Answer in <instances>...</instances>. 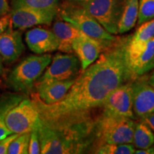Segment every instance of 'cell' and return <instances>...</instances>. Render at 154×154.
Listing matches in <instances>:
<instances>
[{
    "label": "cell",
    "mask_w": 154,
    "mask_h": 154,
    "mask_svg": "<svg viewBox=\"0 0 154 154\" xmlns=\"http://www.w3.org/2000/svg\"><path fill=\"white\" fill-rule=\"evenodd\" d=\"M138 120L142 121L144 124L147 125L151 128L152 131L154 133V112L144 116L139 119Z\"/></svg>",
    "instance_id": "obj_28"
},
{
    "label": "cell",
    "mask_w": 154,
    "mask_h": 154,
    "mask_svg": "<svg viewBox=\"0 0 154 154\" xmlns=\"http://www.w3.org/2000/svg\"><path fill=\"white\" fill-rule=\"evenodd\" d=\"M59 0H12L13 4L39 10L57 11Z\"/></svg>",
    "instance_id": "obj_22"
},
{
    "label": "cell",
    "mask_w": 154,
    "mask_h": 154,
    "mask_svg": "<svg viewBox=\"0 0 154 154\" xmlns=\"http://www.w3.org/2000/svg\"><path fill=\"white\" fill-rule=\"evenodd\" d=\"M39 113L32 100L23 99L13 107L6 116L5 123L11 134H23L38 128Z\"/></svg>",
    "instance_id": "obj_7"
},
{
    "label": "cell",
    "mask_w": 154,
    "mask_h": 154,
    "mask_svg": "<svg viewBox=\"0 0 154 154\" xmlns=\"http://www.w3.org/2000/svg\"><path fill=\"white\" fill-rule=\"evenodd\" d=\"M30 133L19 135L11 141L9 146L7 153L9 154H28Z\"/></svg>",
    "instance_id": "obj_24"
},
{
    "label": "cell",
    "mask_w": 154,
    "mask_h": 154,
    "mask_svg": "<svg viewBox=\"0 0 154 154\" xmlns=\"http://www.w3.org/2000/svg\"><path fill=\"white\" fill-rule=\"evenodd\" d=\"M113 41L96 39L81 32L73 42L72 48L74 53L79 59L82 70L95 62L102 51Z\"/></svg>",
    "instance_id": "obj_11"
},
{
    "label": "cell",
    "mask_w": 154,
    "mask_h": 154,
    "mask_svg": "<svg viewBox=\"0 0 154 154\" xmlns=\"http://www.w3.org/2000/svg\"><path fill=\"white\" fill-rule=\"evenodd\" d=\"M23 99L22 95L16 94H5L0 98V140L12 134L6 126V116L9 111Z\"/></svg>",
    "instance_id": "obj_19"
},
{
    "label": "cell",
    "mask_w": 154,
    "mask_h": 154,
    "mask_svg": "<svg viewBox=\"0 0 154 154\" xmlns=\"http://www.w3.org/2000/svg\"><path fill=\"white\" fill-rule=\"evenodd\" d=\"M4 74V66L2 63V59L0 57V75H2Z\"/></svg>",
    "instance_id": "obj_34"
},
{
    "label": "cell",
    "mask_w": 154,
    "mask_h": 154,
    "mask_svg": "<svg viewBox=\"0 0 154 154\" xmlns=\"http://www.w3.org/2000/svg\"><path fill=\"white\" fill-rule=\"evenodd\" d=\"M131 82L120 85L108 94L100 106L102 113L136 120L133 110Z\"/></svg>",
    "instance_id": "obj_9"
},
{
    "label": "cell",
    "mask_w": 154,
    "mask_h": 154,
    "mask_svg": "<svg viewBox=\"0 0 154 154\" xmlns=\"http://www.w3.org/2000/svg\"><path fill=\"white\" fill-rule=\"evenodd\" d=\"M24 50L22 33L14 30L10 23L8 28L0 33V57L7 63L14 62L19 59Z\"/></svg>",
    "instance_id": "obj_13"
},
{
    "label": "cell",
    "mask_w": 154,
    "mask_h": 154,
    "mask_svg": "<svg viewBox=\"0 0 154 154\" xmlns=\"http://www.w3.org/2000/svg\"><path fill=\"white\" fill-rule=\"evenodd\" d=\"M132 144L136 149H148L154 145V133L143 122L136 121Z\"/></svg>",
    "instance_id": "obj_21"
},
{
    "label": "cell",
    "mask_w": 154,
    "mask_h": 154,
    "mask_svg": "<svg viewBox=\"0 0 154 154\" xmlns=\"http://www.w3.org/2000/svg\"><path fill=\"white\" fill-rule=\"evenodd\" d=\"M9 6L7 0H0V17L8 14Z\"/></svg>",
    "instance_id": "obj_30"
},
{
    "label": "cell",
    "mask_w": 154,
    "mask_h": 154,
    "mask_svg": "<svg viewBox=\"0 0 154 154\" xmlns=\"http://www.w3.org/2000/svg\"><path fill=\"white\" fill-rule=\"evenodd\" d=\"M11 23L10 14H6L5 16L0 17V33H2L3 32L8 28Z\"/></svg>",
    "instance_id": "obj_29"
},
{
    "label": "cell",
    "mask_w": 154,
    "mask_h": 154,
    "mask_svg": "<svg viewBox=\"0 0 154 154\" xmlns=\"http://www.w3.org/2000/svg\"><path fill=\"white\" fill-rule=\"evenodd\" d=\"M28 153L38 154L41 153V146H40L39 137H38V128L30 132L29 143Z\"/></svg>",
    "instance_id": "obj_26"
},
{
    "label": "cell",
    "mask_w": 154,
    "mask_h": 154,
    "mask_svg": "<svg viewBox=\"0 0 154 154\" xmlns=\"http://www.w3.org/2000/svg\"><path fill=\"white\" fill-rule=\"evenodd\" d=\"M138 15V0H124V8L119 23V34L129 32L136 25Z\"/></svg>",
    "instance_id": "obj_18"
},
{
    "label": "cell",
    "mask_w": 154,
    "mask_h": 154,
    "mask_svg": "<svg viewBox=\"0 0 154 154\" xmlns=\"http://www.w3.org/2000/svg\"><path fill=\"white\" fill-rule=\"evenodd\" d=\"M57 14V11L39 10L12 3L11 23L13 28L20 30L37 25H50Z\"/></svg>",
    "instance_id": "obj_10"
},
{
    "label": "cell",
    "mask_w": 154,
    "mask_h": 154,
    "mask_svg": "<svg viewBox=\"0 0 154 154\" xmlns=\"http://www.w3.org/2000/svg\"><path fill=\"white\" fill-rule=\"evenodd\" d=\"M19 134H12L9 136L4 138V139L0 140V154H6L7 153L9 146L10 145L13 140L15 139Z\"/></svg>",
    "instance_id": "obj_27"
},
{
    "label": "cell",
    "mask_w": 154,
    "mask_h": 154,
    "mask_svg": "<svg viewBox=\"0 0 154 154\" xmlns=\"http://www.w3.org/2000/svg\"><path fill=\"white\" fill-rule=\"evenodd\" d=\"M82 5L100 24L113 35L119 34L124 0H88L77 2Z\"/></svg>",
    "instance_id": "obj_6"
},
{
    "label": "cell",
    "mask_w": 154,
    "mask_h": 154,
    "mask_svg": "<svg viewBox=\"0 0 154 154\" xmlns=\"http://www.w3.org/2000/svg\"><path fill=\"white\" fill-rule=\"evenodd\" d=\"M66 1L74 2H86L88 1V0H66Z\"/></svg>",
    "instance_id": "obj_35"
},
{
    "label": "cell",
    "mask_w": 154,
    "mask_h": 154,
    "mask_svg": "<svg viewBox=\"0 0 154 154\" xmlns=\"http://www.w3.org/2000/svg\"><path fill=\"white\" fill-rule=\"evenodd\" d=\"M136 121L126 117L101 113L96 119V149L102 144L132 143Z\"/></svg>",
    "instance_id": "obj_4"
},
{
    "label": "cell",
    "mask_w": 154,
    "mask_h": 154,
    "mask_svg": "<svg viewBox=\"0 0 154 154\" xmlns=\"http://www.w3.org/2000/svg\"><path fill=\"white\" fill-rule=\"evenodd\" d=\"M52 32L58 42V49L65 54H73L72 44L82 32L76 26L66 22L57 21L53 25Z\"/></svg>",
    "instance_id": "obj_17"
},
{
    "label": "cell",
    "mask_w": 154,
    "mask_h": 154,
    "mask_svg": "<svg viewBox=\"0 0 154 154\" xmlns=\"http://www.w3.org/2000/svg\"><path fill=\"white\" fill-rule=\"evenodd\" d=\"M67 2L60 11V17L63 21L96 39L113 41L116 38L114 35L109 33L82 5L74 2Z\"/></svg>",
    "instance_id": "obj_5"
},
{
    "label": "cell",
    "mask_w": 154,
    "mask_h": 154,
    "mask_svg": "<svg viewBox=\"0 0 154 154\" xmlns=\"http://www.w3.org/2000/svg\"><path fill=\"white\" fill-rule=\"evenodd\" d=\"M136 148L132 143L102 144L95 149L94 153L99 154H133Z\"/></svg>",
    "instance_id": "obj_23"
},
{
    "label": "cell",
    "mask_w": 154,
    "mask_h": 154,
    "mask_svg": "<svg viewBox=\"0 0 154 154\" xmlns=\"http://www.w3.org/2000/svg\"><path fill=\"white\" fill-rule=\"evenodd\" d=\"M26 43L29 49L37 54L52 52L58 49V42L52 31L34 28L26 33Z\"/></svg>",
    "instance_id": "obj_14"
},
{
    "label": "cell",
    "mask_w": 154,
    "mask_h": 154,
    "mask_svg": "<svg viewBox=\"0 0 154 154\" xmlns=\"http://www.w3.org/2000/svg\"><path fill=\"white\" fill-rule=\"evenodd\" d=\"M38 134L42 154L94 153L96 147V119L90 112L41 121Z\"/></svg>",
    "instance_id": "obj_2"
},
{
    "label": "cell",
    "mask_w": 154,
    "mask_h": 154,
    "mask_svg": "<svg viewBox=\"0 0 154 154\" xmlns=\"http://www.w3.org/2000/svg\"><path fill=\"white\" fill-rule=\"evenodd\" d=\"M128 36L116 38L102 51L97 60L82 70L62 99L46 104L36 94L32 96L42 121H51L90 112L100 107L112 90L134 80L126 54Z\"/></svg>",
    "instance_id": "obj_1"
},
{
    "label": "cell",
    "mask_w": 154,
    "mask_h": 154,
    "mask_svg": "<svg viewBox=\"0 0 154 154\" xmlns=\"http://www.w3.org/2000/svg\"><path fill=\"white\" fill-rule=\"evenodd\" d=\"M134 153L136 154H154V146L143 149H136L135 150Z\"/></svg>",
    "instance_id": "obj_31"
},
{
    "label": "cell",
    "mask_w": 154,
    "mask_h": 154,
    "mask_svg": "<svg viewBox=\"0 0 154 154\" xmlns=\"http://www.w3.org/2000/svg\"><path fill=\"white\" fill-rule=\"evenodd\" d=\"M79 59L72 54H57L36 83L76 79L82 72Z\"/></svg>",
    "instance_id": "obj_8"
},
{
    "label": "cell",
    "mask_w": 154,
    "mask_h": 154,
    "mask_svg": "<svg viewBox=\"0 0 154 154\" xmlns=\"http://www.w3.org/2000/svg\"><path fill=\"white\" fill-rule=\"evenodd\" d=\"M76 79L54 81L36 83V96L46 104H52L59 101L66 96Z\"/></svg>",
    "instance_id": "obj_15"
},
{
    "label": "cell",
    "mask_w": 154,
    "mask_h": 154,
    "mask_svg": "<svg viewBox=\"0 0 154 154\" xmlns=\"http://www.w3.org/2000/svg\"><path fill=\"white\" fill-rule=\"evenodd\" d=\"M154 57V37L146 44V47L138 56L129 61V66L133 74L137 77L147 73V67Z\"/></svg>",
    "instance_id": "obj_20"
},
{
    "label": "cell",
    "mask_w": 154,
    "mask_h": 154,
    "mask_svg": "<svg viewBox=\"0 0 154 154\" xmlns=\"http://www.w3.org/2000/svg\"><path fill=\"white\" fill-rule=\"evenodd\" d=\"M133 110L136 119L154 112V87L146 77L140 76L131 82Z\"/></svg>",
    "instance_id": "obj_12"
},
{
    "label": "cell",
    "mask_w": 154,
    "mask_h": 154,
    "mask_svg": "<svg viewBox=\"0 0 154 154\" xmlns=\"http://www.w3.org/2000/svg\"><path fill=\"white\" fill-rule=\"evenodd\" d=\"M138 26L134 34L128 36L126 54L128 63L137 57L146 44L154 37V19L142 23Z\"/></svg>",
    "instance_id": "obj_16"
},
{
    "label": "cell",
    "mask_w": 154,
    "mask_h": 154,
    "mask_svg": "<svg viewBox=\"0 0 154 154\" xmlns=\"http://www.w3.org/2000/svg\"><path fill=\"white\" fill-rule=\"evenodd\" d=\"M147 79L148 82H149L153 87H154V71L149 75V77H147Z\"/></svg>",
    "instance_id": "obj_32"
},
{
    "label": "cell",
    "mask_w": 154,
    "mask_h": 154,
    "mask_svg": "<svg viewBox=\"0 0 154 154\" xmlns=\"http://www.w3.org/2000/svg\"><path fill=\"white\" fill-rule=\"evenodd\" d=\"M153 19H154V0H138V24Z\"/></svg>",
    "instance_id": "obj_25"
},
{
    "label": "cell",
    "mask_w": 154,
    "mask_h": 154,
    "mask_svg": "<svg viewBox=\"0 0 154 154\" xmlns=\"http://www.w3.org/2000/svg\"><path fill=\"white\" fill-rule=\"evenodd\" d=\"M153 146H154V145H153Z\"/></svg>",
    "instance_id": "obj_36"
},
{
    "label": "cell",
    "mask_w": 154,
    "mask_h": 154,
    "mask_svg": "<svg viewBox=\"0 0 154 154\" xmlns=\"http://www.w3.org/2000/svg\"><path fill=\"white\" fill-rule=\"evenodd\" d=\"M50 54L32 55L21 61L7 77V84L17 92L29 93L51 63Z\"/></svg>",
    "instance_id": "obj_3"
},
{
    "label": "cell",
    "mask_w": 154,
    "mask_h": 154,
    "mask_svg": "<svg viewBox=\"0 0 154 154\" xmlns=\"http://www.w3.org/2000/svg\"><path fill=\"white\" fill-rule=\"evenodd\" d=\"M153 69H154V57L153 58V59H152V61H151V63H150L149 66H148L147 70H146V72H149V71L153 70Z\"/></svg>",
    "instance_id": "obj_33"
}]
</instances>
